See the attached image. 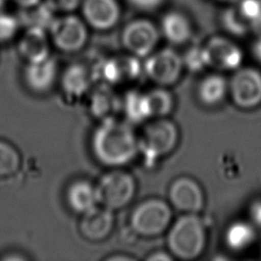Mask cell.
<instances>
[{"mask_svg":"<svg viewBox=\"0 0 261 261\" xmlns=\"http://www.w3.org/2000/svg\"><path fill=\"white\" fill-rule=\"evenodd\" d=\"M92 152L103 165L119 167L133 161L139 153V138L127 122L114 117L103 119L91 140Z\"/></svg>","mask_w":261,"mask_h":261,"instance_id":"1","label":"cell"},{"mask_svg":"<svg viewBox=\"0 0 261 261\" xmlns=\"http://www.w3.org/2000/svg\"><path fill=\"white\" fill-rule=\"evenodd\" d=\"M170 254L181 260L198 258L206 246V230L197 213H185L170 226L166 237Z\"/></svg>","mask_w":261,"mask_h":261,"instance_id":"2","label":"cell"},{"mask_svg":"<svg viewBox=\"0 0 261 261\" xmlns=\"http://www.w3.org/2000/svg\"><path fill=\"white\" fill-rule=\"evenodd\" d=\"M178 142L176 124L165 118H155L147 123L139 138V152L148 162H152L172 152Z\"/></svg>","mask_w":261,"mask_h":261,"instance_id":"3","label":"cell"},{"mask_svg":"<svg viewBox=\"0 0 261 261\" xmlns=\"http://www.w3.org/2000/svg\"><path fill=\"white\" fill-rule=\"evenodd\" d=\"M171 219L170 205L164 200L151 198L135 207L130 215V225L142 237H156L169 227Z\"/></svg>","mask_w":261,"mask_h":261,"instance_id":"4","label":"cell"},{"mask_svg":"<svg viewBox=\"0 0 261 261\" xmlns=\"http://www.w3.org/2000/svg\"><path fill=\"white\" fill-rule=\"evenodd\" d=\"M95 188L98 204L115 211L125 207L133 200L136 180L130 173L113 169L103 174Z\"/></svg>","mask_w":261,"mask_h":261,"instance_id":"5","label":"cell"},{"mask_svg":"<svg viewBox=\"0 0 261 261\" xmlns=\"http://www.w3.org/2000/svg\"><path fill=\"white\" fill-rule=\"evenodd\" d=\"M47 31L51 43L58 50L66 53L80 51L88 40L87 23L71 13L54 16Z\"/></svg>","mask_w":261,"mask_h":261,"instance_id":"6","label":"cell"},{"mask_svg":"<svg viewBox=\"0 0 261 261\" xmlns=\"http://www.w3.org/2000/svg\"><path fill=\"white\" fill-rule=\"evenodd\" d=\"M232 102L241 109H253L261 104V72L254 67H239L228 82Z\"/></svg>","mask_w":261,"mask_h":261,"instance_id":"7","label":"cell"},{"mask_svg":"<svg viewBox=\"0 0 261 261\" xmlns=\"http://www.w3.org/2000/svg\"><path fill=\"white\" fill-rule=\"evenodd\" d=\"M182 68V57L169 48L152 52L147 56L143 66L146 75L161 87L175 84L181 75Z\"/></svg>","mask_w":261,"mask_h":261,"instance_id":"8","label":"cell"},{"mask_svg":"<svg viewBox=\"0 0 261 261\" xmlns=\"http://www.w3.org/2000/svg\"><path fill=\"white\" fill-rule=\"evenodd\" d=\"M159 41V31L149 19L137 18L129 21L121 32L123 47L139 58L149 56Z\"/></svg>","mask_w":261,"mask_h":261,"instance_id":"9","label":"cell"},{"mask_svg":"<svg viewBox=\"0 0 261 261\" xmlns=\"http://www.w3.org/2000/svg\"><path fill=\"white\" fill-rule=\"evenodd\" d=\"M143 71L139 57L122 55L102 60L94 71V76L107 85H118L134 81Z\"/></svg>","mask_w":261,"mask_h":261,"instance_id":"10","label":"cell"},{"mask_svg":"<svg viewBox=\"0 0 261 261\" xmlns=\"http://www.w3.org/2000/svg\"><path fill=\"white\" fill-rule=\"evenodd\" d=\"M207 66L217 70H236L243 62L242 49L222 36L210 38L203 46Z\"/></svg>","mask_w":261,"mask_h":261,"instance_id":"11","label":"cell"},{"mask_svg":"<svg viewBox=\"0 0 261 261\" xmlns=\"http://www.w3.org/2000/svg\"><path fill=\"white\" fill-rule=\"evenodd\" d=\"M168 199L172 207L184 213H198L205 203L202 187L190 176H180L171 182Z\"/></svg>","mask_w":261,"mask_h":261,"instance_id":"12","label":"cell"},{"mask_svg":"<svg viewBox=\"0 0 261 261\" xmlns=\"http://www.w3.org/2000/svg\"><path fill=\"white\" fill-rule=\"evenodd\" d=\"M85 22L97 31H108L121 16L117 0H82L80 5Z\"/></svg>","mask_w":261,"mask_h":261,"instance_id":"13","label":"cell"},{"mask_svg":"<svg viewBox=\"0 0 261 261\" xmlns=\"http://www.w3.org/2000/svg\"><path fill=\"white\" fill-rule=\"evenodd\" d=\"M51 44L48 31L43 28H23L17 37L18 54L27 63L40 62L49 58Z\"/></svg>","mask_w":261,"mask_h":261,"instance_id":"14","label":"cell"},{"mask_svg":"<svg viewBox=\"0 0 261 261\" xmlns=\"http://www.w3.org/2000/svg\"><path fill=\"white\" fill-rule=\"evenodd\" d=\"M114 211L106 207H93L83 213L80 222V231L83 237L92 242L106 239L114 225Z\"/></svg>","mask_w":261,"mask_h":261,"instance_id":"15","label":"cell"},{"mask_svg":"<svg viewBox=\"0 0 261 261\" xmlns=\"http://www.w3.org/2000/svg\"><path fill=\"white\" fill-rule=\"evenodd\" d=\"M57 62L51 56L43 61L27 63L23 69V81L35 93L48 92L57 79Z\"/></svg>","mask_w":261,"mask_h":261,"instance_id":"16","label":"cell"},{"mask_svg":"<svg viewBox=\"0 0 261 261\" xmlns=\"http://www.w3.org/2000/svg\"><path fill=\"white\" fill-rule=\"evenodd\" d=\"M121 106V101L110 85L101 83L96 87L89 100V109L91 114L98 119H106L112 115Z\"/></svg>","mask_w":261,"mask_h":261,"instance_id":"17","label":"cell"},{"mask_svg":"<svg viewBox=\"0 0 261 261\" xmlns=\"http://www.w3.org/2000/svg\"><path fill=\"white\" fill-rule=\"evenodd\" d=\"M92 81L93 74L85 65L73 63L63 70L60 77V86L67 96L77 98L88 92Z\"/></svg>","mask_w":261,"mask_h":261,"instance_id":"18","label":"cell"},{"mask_svg":"<svg viewBox=\"0 0 261 261\" xmlns=\"http://www.w3.org/2000/svg\"><path fill=\"white\" fill-rule=\"evenodd\" d=\"M66 202L72 211L87 212L98 204L95 186L84 179L73 181L66 191Z\"/></svg>","mask_w":261,"mask_h":261,"instance_id":"19","label":"cell"},{"mask_svg":"<svg viewBox=\"0 0 261 261\" xmlns=\"http://www.w3.org/2000/svg\"><path fill=\"white\" fill-rule=\"evenodd\" d=\"M228 92V82L219 73L205 75L199 83L197 95L199 100L207 106L221 103Z\"/></svg>","mask_w":261,"mask_h":261,"instance_id":"20","label":"cell"},{"mask_svg":"<svg viewBox=\"0 0 261 261\" xmlns=\"http://www.w3.org/2000/svg\"><path fill=\"white\" fill-rule=\"evenodd\" d=\"M163 36L174 45H181L189 41L192 36V25L186 15L177 11L164 14L161 20Z\"/></svg>","mask_w":261,"mask_h":261,"instance_id":"21","label":"cell"},{"mask_svg":"<svg viewBox=\"0 0 261 261\" xmlns=\"http://www.w3.org/2000/svg\"><path fill=\"white\" fill-rule=\"evenodd\" d=\"M121 106L130 123H141L152 118L146 93L137 90L128 91L121 102Z\"/></svg>","mask_w":261,"mask_h":261,"instance_id":"22","label":"cell"},{"mask_svg":"<svg viewBox=\"0 0 261 261\" xmlns=\"http://www.w3.org/2000/svg\"><path fill=\"white\" fill-rule=\"evenodd\" d=\"M254 227L245 221H234L225 230L224 242L232 251L247 249L255 240Z\"/></svg>","mask_w":261,"mask_h":261,"instance_id":"23","label":"cell"},{"mask_svg":"<svg viewBox=\"0 0 261 261\" xmlns=\"http://www.w3.org/2000/svg\"><path fill=\"white\" fill-rule=\"evenodd\" d=\"M16 14L23 28L38 27L46 30L54 17V12L46 5L44 0L36 5L19 8Z\"/></svg>","mask_w":261,"mask_h":261,"instance_id":"24","label":"cell"},{"mask_svg":"<svg viewBox=\"0 0 261 261\" xmlns=\"http://www.w3.org/2000/svg\"><path fill=\"white\" fill-rule=\"evenodd\" d=\"M151 117L160 118L168 115L174 106V100L172 94L164 87H158L150 90L146 93Z\"/></svg>","mask_w":261,"mask_h":261,"instance_id":"25","label":"cell"},{"mask_svg":"<svg viewBox=\"0 0 261 261\" xmlns=\"http://www.w3.org/2000/svg\"><path fill=\"white\" fill-rule=\"evenodd\" d=\"M20 154L10 143L0 140V177L14 174L20 166Z\"/></svg>","mask_w":261,"mask_h":261,"instance_id":"26","label":"cell"},{"mask_svg":"<svg viewBox=\"0 0 261 261\" xmlns=\"http://www.w3.org/2000/svg\"><path fill=\"white\" fill-rule=\"evenodd\" d=\"M222 25L228 33L234 36H243L254 27L240 13L236 5L227 8L223 12Z\"/></svg>","mask_w":261,"mask_h":261,"instance_id":"27","label":"cell"},{"mask_svg":"<svg viewBox=\"0 0 261 261\" xmlns=\"http://www.w3.org/2000/svg\"><path fill=\"white\" fill-rule=\"evenodd\" d=\"M21 27L16 13H10L5 9L0 10V45L17 38Z\"/></svg>","mask_w":261,"mask_h":261,"instance_id":"28","label":"cell"},{"mask_svg":"<svg viewBox=\"0 0 261 261\" xmlns=\"http://www.w3.org/2000/svg\"><path fill=\"white\" fill-rule=\"evenodd\" d=\"M184 66L193 72H198L207 67L203 47L191 48L182 57Z\"/></svg>","mask_w":261,"mask_h":261,"instance_id":"29","label":"cell"},{"mask_svg":"<svg viewBox=\"0 0 261 261\" xmlns=\"http://www.w3.org/2000/svg\"><path fill=\"white\" fill-rule=\"evenodd\" d=\"M240 13L254 27L261 15V0H238L236 4Z\"/></svg>","mask_w":261,"mask_h":261,"instance_id":"30","label":"cell"},{"mask_svg":"<svg viewBox=\"0 0 261 261\" xmlns=\"http://www.w3.org/2000/svg\"><path fill=\"white\" fill-rule=\"evenodd\" d=\"M46 5L55 13H71L80 7L82 0H44Z\"/></svg>","mask_w":261,"mask_h":261,"instance_id":"31","label":"cell"},{"mask_svg":"<svg viewBox=\"0 0 261 261\" xmlns=\"http://www.w3.org/2000/svg\"><path fill=\"white\" fill-rule=\"evenodd\" d=\"M165 0H128V2L136 8L143 11H152L157 9L164 3Z\"/></svg>","mask_w":261,"mask_h":261,"instance_id":"32","label":"cell"},{"mask_svg":"<svg viewBox=\"0 0 261 261\" xmlns=\"http://www.w3.org/2000/svg\"><path fill=\"white\" fill-rule=\"evenodd\" d=\"M172 255L170 253H166L164 251L154 252L152 255L147 257V260L150 261H170L172 260Z\"/></svg>","mask_w":261,"mask_h":261,"instance_id":"33","label":"cell"},{"mask_svg":"<svg viewBox=\"0 0 261 261\" xmlns=\"http://www.w3.org/2000/svg\"><path fill=\"white\" fill-rule=\"evenodd\" d=\"M251 217L257 224L261 225V202H256L252 205Z\"/></svg>","mask_w":261,"mask_h":261,"instance_id":"34","label":"cell"},{"mask_svg":"<svg viewBox=\"0 0 261 261\" xmlns=\"http://www.w3.org/2000/svg\"><path fill=\"white\" fill-rule=\"evenodd\" d=\"M9 3L13 4L15 7H17V9L19 8H27L33 5H36L40 2H42L43 0H8Z\"/></svg>","mask_w":261,"mask_h":261,"instance_id":"35","label":"cell"},{"mask_svg":"<svg viewBox=\"0 0 261 261\" xmlns=\"http://www.w3.org/2000/svg\"><path fill=\"white\" fill-rule=\"evenodd\" d=\"M252 53L254 58L261 63V36L253 43Z\"/></svg>","mask_w":261,"mask_h":261,"instance_id":"36","label":"cell"},{"mask_svg":"<svg viewBox=\"0 0 261 261\" xmlns=\"http://www.w3.org/2000/svg\"><path fill=\"white\" fill-rule=\"evenodd\" d=\"M106 260H108V261H120V260L128 261V260H135V258L120 254V255H113V256H110V257L106 258Z\"/></svg>","mask_w":261,"mask_h":261,"instance_id":"37","label":"cell"},{"mask_svg":"<svg viewBox=\"0 0 261 261\" xmlns=\"http://www.w3.org/2000/svg\"><path fill=\"white\" fill-rule=\"evenodd\" d=\"M9 3L8 0H0V10L5 9V6Z\"/></svg>","mask_w":261,"mask_h":261,"instance_id":"38","label":"cell"},{"mask_svg":"<svg viewBox=\"0 0 261 261\" xmlns=\"http://www.w3.org/2000/svg\"><path fill=\"white\" fill-rule=\"evenodd\" d=\"M256 27H258V28H259V30L261 31V15H260V17H259V20H258V22H257Z\"/></svg>","mask_w":261,"mask_h":261,"instance_id":"39","label":"cell"},{"mask_svg":"<svg viewBox=\"0 0 261 261\" xmlns=\"http://www.w3.org/2000/svg\"><path fill=\"white\" fill-rule=\"evenodd\" d=\"M221 1H231V0H221ZM233 1V0H232Z\"/></svg>","mask_w":261,"mask_h":261,"instance_id":"40","label":"cell"}]
</instances>
